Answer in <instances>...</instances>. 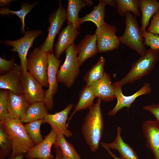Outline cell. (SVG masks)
<instances>
[{"mask_svg": "<svg viewBox=\"0 0 159 159\" xmlns=\"http://www.w3.org/2000/svg\"><path fill=\"white\" fill-rule=\"evenodd\" d=\"M101 101L98 98L96 102L89 109L82 128V133L87 144L93 152L99 148L104 127L101 108Z\"/></svg>", "mask_w": 159, "mask_h": 159, "instance_id": "6da1fadb", "label": "cell"}, {"mask_svg": "<svg viewBox=\"0 0 159 159\" xmlns=\"http://www.w3.org/2000/svg\"><path fill=\"white\" fill-rule=\"evenodd\" d=\"M2 122L12 141V153L10 159L26 153L34 146L20 119L8 117Z\"/></svg>", "mask_w": 159, "mask_h": 159, "instance_id": "7a4b0ae2", "label": "cell"}, {"mask_svg": "<svg viewBox=\"0 0 159 159\" xmlns=\"http://www.w3.org/2000/svg\"><path fill=\"white\" fill-rule=\"evenodd\" d=\"M159 50L150 48L132 65L127 75L120 81L112 84L122 87L128 83H131L148 74L153 68L158 59Z\"/></svg>", "mask_w": 159, "mask_h": 159, "instance_id": "3957f363", "label": "cell"}, {"mask_svg": "<svg viewBox=\"0 0 159 159\" xmlns=\"http://www.w3.org/2000/svg\"><path fill=\"white\" fill-rule=\"evenodd\" d=\"M125 15V29L123 34L119 37L120 43L134 50L142 56L147 50L136 16L129 11L126 12Z\"/></svg>", "mask_w": 159, "mask_h": 159, "instance_id": "277c9868", "label": "cell"}, {"mask_svg": "<svg viewBox=\"0 0 159 159\" xmlns=\"http://www.w3.org/2000/svg\"><path fill=\"white\" fill-rule=\"evenodd\" d=\"M65 52V60L58 69L57 77L58 82L69 88L73 85L80 73V66L77 57V46L74 43L67 49Z\"/></svg>", "mask_w": 159, "mask_h": 159, "instance_id": "5b68a950", "label": "cell"}, {"mask_svg": "<svg viewBox=\"0 0 159 159\" xmlns=\"http://www.w3.org/2000/svg\"><path fill=\"white\" fill-rule=\"evenodd\" d=\"M47 53L42 48H35L30 53L26 62L27 71L42 85L48 87Z\"/></svg>", "mask_w": 159, "mask_h": 159, "instance_id": "8992f818", "label": "cell"}, {"mask_svg": "<svg viewBox=\"0 0 159 159\" xmlns=\"http://www.w3.org/2000/svg\"><path fill=\"white\" fill-rule=\"evenodd\" d=\"M40 30L28 31L22 38L15 40H7L3 43L8 46H12L10 50L18 53L20 61L21 71H27L26 69V56L35 39L42 34Z\"/></svg>", "mask_w": 159, "mask_h": 159, "instance_id": "52a82bcc", "label": "cell"}, {"mask_svg": "<svg viewBox=\"0 0 159 159\" xmlns=\"http://www.w3.org/2000/svg\"><path fill=\"white\" fill-rule=\"evenodd\" d=\"M47 54L48 88L45 92L43 102L47 109L51 110L53 106V96L58 90L57 76L61 60L56 58L53 52L47 53Z\"/></svg>", "mask_w": 159, "mask_h": 159, "instance_id": "ba28073f", "label": "cell"}, {"mask_svg": "<svg viewBox=\"0 0 159 159\" xmlns=\"http://www.w3.org/2000/svg\"><path fill=\"white\" fill-rule=\"evenodd\" d=\"M116 31L114 26L107 23L97 28L95 34L97 36L98 52L111 51L118 47L120 43L119 37L115 34Z\"/></svg>", "mask_w": 159, "mask_h": 159, "instance_id": "9c48e42d", "label": "cell"}, {"mask_svg": "<svg viewBox=\"0 0 159 159\" xmlns=\"http://www.w3.org/2000/svg\"><path fill=\"white\" fill-rule=\"evenodd\" d=\"M67 19L66 10L60 1L58 8L49 17L50 25L48 28V35L42 48L47 53L53 52V47L54 39Z\"/></svg>", "mask_w": 159, "mask_h": 159, "instance_id": "30bf717a", "label": "cell"}, {"mask_svg": "<svg viewBox=\"0 0 159 159\" xmlns=\"http://www.w3.org/2000/svg\"><path fill=\"white\" fill-rule=\"evenodd\" d=\"M21 82L23 94L30 104L44 101L45 92L42 86L28 71H21Z\"/></svg>", "mask_w": 159, "mask_h": 159, "instance_id": "8fae6325", "label": "cell"}, {"mask_svg": "<svg viewBox=\"0 0 159 159\" xmlns=\"http://www.w3.org/2000/svg\"><path fill=\"white\" fill-rule=\"evenodd\" d=\"M73 106V105L70 104L60 112L54 114H47L43 119V123L49 125L57 134L63 135L67 138L71 137L72 134L67 128L66 123L69 113Z\"/></svg>", "mask_w": 159, "mask_h": 159, "instance_id": "7c38bea8", "label": "cell"}, {"mask_svg": "<svg viewBox=\"0 0 159 159\" xmlns=\"http://www.w3.org/2000/svg\"><path fill=\"white\" fill-rule=\"evenodd\" d=\"M57 134L52 129L49 133L39 143L34 145L26 153V157L28 159H52L51 148L54 145Z\"/></svg>", "mask_w": 159, "mask_h": 159, "instance_id": "4fadbf2b", "label": "cell"}, {"mask_svg": "<svg viewBox=\"0 0 159 159\" xmlns=\"http://www.w3.org/2000/svg\"><path fill=\"white\" fill-rule=\"evenodd\" d=\"M113 85L117 102L115 107L108 113L107 115L109 116L115 115L118 112L125 107L129 109L137 97L143 95L148 94L151 91L150 85L147 82H145L143 86L133 94L126 96L122 93V87Z\"/></svg>", "mask_w": 159, "mask_h": 159, "instance_id": "5bb4252c", "label": "cell"}, {"mask_svg": "<svg viewBox=\"0 0 159 159\" xmlns=\"http://www.w3.org/2000/svg\"><path fill=\"white\" fill-rule=\"evenodd\" d=\"M142 128L146 147L153 152L155 159H159V122L147 120Z\"/></svg>", "mask_w": 159, "mask_h": 159, "instance_id": "9a60e30c", "label": "cell"}, {"mask_svg": "<svg viewBox=\"0 0 159 159\" xmlns=\"http://www.w3.org/2000/svg\"><path fill=\"white\" fill-rule=\"evenodd\" d=\"M20 65L15 64L9 72L0 76V88L21 95L23 94L21 82Z\"/></svg>", "mask_w": 159, "mask_h": 159, "instance_id": "2e32d148", "label": "cell"}, {"mask_svg": "<svg viewBox=\"0 0 159 159\" xmlns=\"http://www.w3.org/2000/svg\"><path fill=\"white\" fill-rule=\"evenodd\" d=\"M95 97L105 102H110L116 98L114 88L111 82L110 75L104 72L103 76L89 86Z\"/></svg>", "mask_w": 159, "mask_h": 159, "instance_id": "e0dca14e", "label": "cell"}, {"mask_svg": "<svg viewBox=\"0 0 159 159\" xmlns=\"http://www.w3.org/2000/svg\"><path fill=\"white\" fill-rule=\"evenodd\" d=\"M29 104L23 94L18 95L9 91L7 106L9 117L20 120Z\"/></svg>", "mask_w": 159, "mask_h": 159, "instance_id": "ac0fdd59", "label": "cell"}, {"mask_svg": "<svg viewBox=\"0 0 159 159\" xmlns=\"http://www.w3.org/2000/svg\"><path fill=\"white\" fill-rule=\"evenodd\" d=\"M67 26L59 34L57 42L55 45V56L58 59L61 54L73 42L80 32L74 28L71 23H67Z\"/></svg>", "mask_w": 159, "mask_h": 159, "instance_id": "d6986e66", "label": "cell"}, {"mask_svg": "<svg viewBox=\"0 0 159 159\" xmlns=\"http://www.w3.org/2000/svg\"><path fill=\"white\" fill-rule=\"evenodd\" d=\"M77 48V57L80 66L88 59L93 57L98 52L95 34L86 35L79 43Z\"/></svg>", "mask_w": 159, "mask_h": 159, "instance_id": "ffe728a7", "label": "cell"}, {"mask_svg": "<svg viewBox=\"0 0 159 159\" xmlns=\"http://www.w3.org/2000/svg\"><path fill=\"white\" fill-rule=\"evenodd\" d=\"M121 129L120 127L117 129V135L115 140L109 143L102 142L109 149L117 150L122 159H139L134 150L122 139L121 133Z\"/></svg>", "mask_w": 159, "mask_h": 159, "instance_id": "44dd1931", "label": "cell"}, {"mask_svg": "<svg viewBox=\"0 0 159 159\" xmlns=\"http://www.w3.org/2000/svg\"><path fill=\"white\" fill-rule=\"evenodd\" d=\"M93 4L91 0H68L66 10L67 23H72L74 27L78 30L80 25L78 17L80 11L86 6H90Z\"/></svg>", "mask_w": 159, "mask_h": 159, "instance_id": "7402d4cb", "label": "cell"}, {"mask_svg": "<svg viewBox=\"0 0 159 159\" xmlns=\"http://www.w3.org/2000/svg\"><path fill=\"white\" fill-rule=\"evenodd\" d=\"M139 8L142 13V32L146 31L151 17L159 10V2L156 0H140Z\"/></svg>", "mask_w": 159, "mask_h": 159, "instance_id": "603a6c76", "label": "cell"}, {"mask_svg": "<svg viewBox=\"0 0 159 159\" xmlns=\"http://www.w3.org/2000/svg\"><path fill=\"white\" fill-rule=\"evenodd\" d=\"M47 110L43 101L32 103L30 104L20 120L22 122L28 123L43 119L48 114Z\"/></svg>", "mask_w": 159, "mask_h": 159, "instance_id": "cb8c5ba5", "label": "cell"}, {"mask_svg": "<svg viewBox=\"0 0 159 159\" xmlns=\"http://www.w3.org/2000/svg\"><path fill=\"white\" fill-rule=\"evenodd\" d=\"M95 98L94 92L89 86H84L79 94V100L74 111L69 118L67 127L74 115L79 111L90 108L94 104Z\"/></svg>", "mask_w": 159, "mask_h": 159, "instance_id": "d4e9b609", "label": "cell"}, {"mask_svg": "<svg viewBox=\"0 0 159 159\" xmlns=\"http://www.w3.org/2000/svg\"><path fill=\"white\" fill-rule=\"evenodd\" d=\"M107 5L105 0L99 1L98 4L94 6L93 10L89 14H86L83 17L79 19L80 25L86 21H91L95 24L99 28L104 24L106 22L104 21L105 7Z\"/></svg>", "mask_w": 159, "mask_h": 159, "instance_id": "484cf974", "label": "cell"}, {"mask_svg": "<svg viewBox=\"0 0 159 159\" xmlns=\"http://www.w3.org/2000/svg\"><path fill=\"white\" fill-rule=\"evenodd\" d=\"M105 62L104 58L100 57L97 63L87 72L84 77L86 85L90 86L103 76L105 72L104 67Z\"/></svg>", "mask_w": 159, "mask_h": 159, "instance_id": "4316f807", "label": "cell"}, {"mask_svg": "<svg viewBox=\"0 0 159 159\" xmlns=\"http://www.w3.org/2000/svg\"><path fill=\"white\" fill-rule=\"evenodd\" d=\"M54 146L59 147L63 156L67 159H81L74 146L67 141L63 135L57 134Z\"/></svg>", "mask_w": 159, "mask_h": 159, "instance_id": "83f0119b", "label": "cell"}, {"mask_svg": "<svg viewBox=\"0 0 159 159\" xmlns=\"http://www.w3.org/2000/svg\"><path fill=\"white\" fill-rule=\"evenodd\" d=\"M117 11L122 16L127 12H132L135 15L140 16L141 14L139 8V0H115Z\"/></svg>", "mask_w": 159, "mask_h": 159, "instance_id": "f1b7e54d", "label": "cell"}, {"mask_svg": "<svg viewBox=\"0 0 159 159\" xmlns=\"http://www.w3.org/2000/svg\"><path fill=\"white\" fill-rule=\"evenodd\" d=\"M42 123H43V119L27 123L24 125L28 135L35 145L39 143L43 140L40 131Z\"/></svg>", "mask_w": 159, "mask_h": 159, "instance_id": "f546056e", "label": "cell"}, {"mask_svg": "<svg viewBox=\"0 0 159 159\" xmlns=\"http://www.w3.org/2000/svg\"><path fill=\"white\" fill-rule=\"evenodd\" d=\"M36 4H30L24 3L22 4L20 10L17 11H12L7 8H1L0 10V14L3 15H8L10 14H15L19 17L21 21V30L23 33L25 32L24 28L25 18L26 15L29 12L35 5Z\"/></svg>", "mask_w": 159, "mask_h": 159, "instance_id": "4dcf8cb0", "label": "cell"}, {"mask_svg": "<svg viewBox=\"0 0 159 159\" xmlns=\"http://www.w3.org/2000/svg\"><path fill=\"white\" fill-rule=\"evenodd\" d=\"M0 159H4L9 155L12 150V143L1 121H0Z\"/></svg>", "mask_w": 159, "mask_h": 159, "instance_id": "1f68e13d", "label": "cell"}, {"mask_svg": "<svg viewBox=\"0 0 159 159\" xmlns=\"http://www.w3.org/2000/svg\"><path fill=\"white\" fill-rule=\"evenodd\" d=\"M9 93L7 90L1 89L0 91V120L1 122L9 117L7 106Z\"/></svg>", "mask_w": 159, "mask_h": 159, "instance_id": "d6a6232c", "label": "cell"}, {"mask_svg": "<svg viewBox=\"0 0 159 159\" xmlns=\"http://www.w3.org/2000/svg\"><path fill=\"white\" fill-rule=\"evenodd\" d=\"M144 44L151 48L159 50V35L145 31L142 32Z\"/></svg>", "mask_w": 159, "mask_h": 159, "instance_id": "836d02e7", "label": "cell"}, {"mask_svg": "<svg viewBox=\"0 0 159 159\" xmlns=\"http://www.w3.org/2000/svg\"><path fill=\"white\" fill-rule=\"evenodd\" d=\"M15 64L14 63V59L7 60L0 57V74H5L11 70Z\"/></svg>", "mask_w": 159, "mask_h": 159, "instance_id": "e575fe53", "label": "cell"}, {"mask_svg": "<svg viewBox=\"0 0 159 159\" xmlns=\"http://www.w3.org/2000/svg\"><path fill=\"white\" fill-rule=\"evenodd\" d=\"M147 31L159 35V10L153 16Z\"/></svg>", "mask_w": 159, "mask_h": 159, "instance_id": "d590c367", "label": "cell"}, {"mask_svg": "<svg viewBox=\"0 0 159 159\" xmlns=\"http://www.w3.org/2000/svg\"><path fill=\"white\" fill-rule=\"evenodd\" d=\"M144 110L149 111L155 117L156 120L159 122V104H152L143 107Z\"/></svg>", "mask_w": 159, "mask_h": 159, "instance_id": "8d00e7d4", "label": "cell"}, {"mask_svg": "<svg viewBox=\"0 0 159 159\" xmlns=\"http://www.w3.org/2000/svg\"><path fill=\"white\" fill-rule=\"evenodd\" d=\"M55 150L56 156L55 159H62L63 155L61 150L59 147H54Z\"/></svg>", "mask_w": 159, "mask_h": 159, "instance_id": "74e56055", "label": "cell"}, {"mask_svg": "<svg viewBox=\"0 0 159 159\" xmlns=\"http://www.w3.org/2000/svg\"><path fill=\"white\" fill-rule=\"evenodd\" d=\"M101 146L105 148L109 153L115 159H122L120 158L117 157L110 150V149L107 147L102 142H101L100 144Z\"/></svg>", "mask_w": 159, "mask_h": 159, "instance_id": "f35d334b", "label": "cell"}, {"mask_svg": "<svg viewBox=\"0 0 159 159\" xmlns=\"http://www.w3.org/2000/svg\"><path fill=\"white\" fill-rule=\"evenodd\" d=\"M107 5L110 6L117 7V5L115 0H105Z\"/></svg>", "mask_w": 159, "mask_h": 159, "instance_id": "ab89813d", "label": "cell"}, {"mask_svg": "<svg viewBox=\"0 0 159 159\" xmlns=\"http://www.w3.org/2000/svg\"><path fill=\"white\" fill-rule=\"evenodd\" d=\"M24 158V154H21L16 156L12 159H23Z\"/></svg>", "mask_w": 159, "mask_h": 159, "instance_id": "60d3db41", "label": "cell"}]
</instances>
